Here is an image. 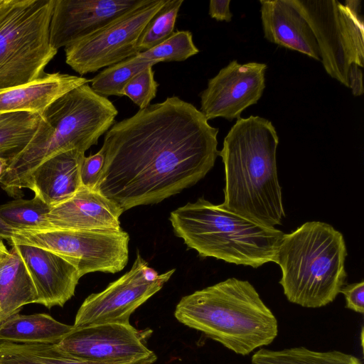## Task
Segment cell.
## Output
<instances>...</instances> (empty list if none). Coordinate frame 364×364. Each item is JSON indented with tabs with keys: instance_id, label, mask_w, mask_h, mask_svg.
<instances>
[{
	"instance_id": "6da1fadb",
	"label": "cell",
	"mask_w": 364,
	"mask_h": 364,
	"mask_svg": "<svg viewBox=\"0 0 364 364\" xmlns=\"http://www.w3.org/2000/svg\"><path fill=\"white\" fill-rule=\"evenodd\" d=\"M218 134L200 109L178 97L149 105L105 133L95 190L124 212L158 203L211 170L219 152Z\"/></svg>"
},
{
	"instance_id": "7a4b0ae2",
	"label": "cell",
	"mask_w": 364,
	"mask_h": 364,
	"mask_svg": "<svg viewBox=\"0 0 364 364\" xmlns=\"http://www.w3.org/2000/svg\"><path fill=\"white\" fill-rule=\"evenodd\" d=\"M279 136L271 121L259 116L237 119L218 156L225 166L228 210L274 228L285 217L277 169Z\"/></svg>"
},
{
	"instance_id": "3957f363",
	"label": "cell",
	"mask_w": 364,
	"mask_h": 364,
	"mask_svg": "<svg viewBox=\"0 0 364 364\" xmlns=\"http://www.w3.org/2000/svg\"><path fill=\"white\" fill-rule=\"evenodd\" d=\"M118 111L106 97L88 83L78 86L51 103L39 115L37 128L23 149L7 158L0 186L14 198H21L33 171L59 153L85 152L114 124Z\"/></svg>"
},
{
	"instance_id": "277c9868",
	"label": "cell",
	"mask_w": 364,
	"mask_h": 364,
	"mask_svg": "<svg viewBox=\"0 0 364 364\" xmlns=\"http://www.w3.org/2000/svg\"><path fill=\"white\" fill-rule=\"evenodd\" d=\"M174 316L242 355L269 345L279 331L275 316L255 288L233 277L182 297Z\"/></svg>"
},
{
	"instance_id": "5b68a950",
	"label": "cell",
	"mask_w": 364,
	"mask_h": 364,
	"mask_svg": "<svg viewBox=\"0 0 364 364\" xmlns=\"http://www.w3.org/2000/svg\"><path fill=\"white\" fill-rule=\"evenodd\" d=\"M346 256L343 235L328 223L307 222L284 234L274 262L288 301L306 308L333 301L346 283Z\"/></svg>"
},
{
	"instance_id": "8992f818",
	"label": "cell",
	"mask_w": 364,
	"mask_h": 364,
	"mask_svg": "<svg viewBox=\"0 0 364 364\" xmlns=\"http://www.w3.org/2000/svg\"><path fill=\"white\" fill-rule=\"evenodd\" d=\"M169 220L175 235L200 257L253 268L274 262L284 235L204 198L172 211Z\"/></svg>"
},
{
	"instance_id": "52a82bcc",
	"label": "cell",
	"mask_w": 364,
	"mask_h": 364,
	"mask_svg": "<svg viewBox=\"0 0 364 364\" xmlns=\"http://www.w3.org/2000/svg\"><path fill=\"white\" fill-rule=\"evenodd\" d=\"M55 0H0V90L43 77L58 50L50 43Z\"/></svg>"
},
{
	"instance_id": "ba28073f",
	"label": "cell",
	"mask_w": 364,
	"mask_h": 364,
	"mask_svg": "<svg viewBox=\"0 0 364 364\" xmlns=\"http://www.w3.org/2000/svg\"><path fill=\"white\" fill-rule=\"evenodd\" d=\"M310 26L326 72L349 87L351 64L364 65V24L360 0H288Z\"/></svg>"
},
{
	"instance_id": "9c48e42d",
	"label": "cell",
	"mask_w": 364,
	"mask_h": 364,
	"mask_svg": "<svg viewBox=\"0 0 364 364\" xmlns=\"http://www.w3.org/2000/svg\"><path fill=\"white\" fill-rule=\"evenodd\" d=\"M128 233L119 230H20L9 243L38 247L60 256L78 271L80 277L90 272L117 273L129 258Z\"/></svg>"
},
{
	"instance_id": "30bf717a",
	"label": "cell",
	"mask_w": 364,
	"mask_h": 364,
	"mask_svg": "<svg viewBox=\"0 0 364 364\" xmlns=\"http://www.w3.org/2000/svg\"><path fill=\"white\" fill-rule=\"evenodd\" d=\"M175 269L159 274L137 252L132 267L103 291L89 295L77 311L74 328L102 323L129 324L131 315L158 292Z\"/></svg>"
},
{
	"instance_id": "8fae6325",
	"label": "cell",
	"mask_w": 364,
	"mask_h": 364,
	"mask_svg": "<svg viewBox=\"0 0 364 364\" xmlns=\"http://www.w3.org/2000/svg\"><path fill=\"white\" fill-rule=\"evenodd\" d=\"M166 1L149 0L92 36L67 46L65 63L83 75L136 55L141 32Z\"/></svg>"
},
{
	"instance_id": "7c38bea8",
	"label": "cell",
	"mask_w": 364,
	"mask_h": 364,
	"mask_svg": "<svg viewBox=\"0 0 364 364\" xmlns=\"http://www.w3.org/2000/svg\"><path fill=\"white\" fill-rule=\"evenodd\" d=\"M56 345L71 356L100 364H124L157 358L145 345L144 335L130 323L73 327Z\"/></svg>"
},
{
	"instance_id": "4fadbf2b",
	"label": "cell",
	"mask_w": 364,
	"mask_h": 364,
	"mask_svg": "<svg viewBox=\"0 0 364 364\" xmlns=\"http://www.w3.org/2000/svg\"><path fill=\"white\" fill-rule=\"evenodd\" d=\"M265 63L232 60L213 77L200 94V109L209 120L239 119L242 112L257 104L265 88Z\"/></svg>"
},
{
	"instance_id": "5bb4252c",
	"label": "cell",
	"mask_w": 364,
	"mask_h": 364,
	"mask_svg": "<svg viewBox=\"0 0 364 364\" xmlns=\"http://www.w3.org/2000/svg\"><path fill=\"white\" fill-rule=\"evenodd\" d=\"M149 0H55L50 25L52 46L66 48L100 31Z\"/></svg>"
},
{
	"instance_id": "9a60e30c",
	"label": "cell",
	"mask_w": 364,
	"mask_h": 364,
	"mask_svg": "<svg viewBox=\"0 0 364 364\" xmlns=\"http://www.w3.org/2000/svg\"><path fill=\"white\" fill-rule=\"evenodd\" d=\"M36 288V304L48 309L63 307L75 294L81 277L76 268L49 250L26 244H13Z\"/></svg>"
},
{
	"instance_id": "2e32d148",
	"label": "cell",
	"mask_w": 364,
	"mask_h": 364,
	"mask_svg": "<svg viewBox=\"0 0 364 364\" xmlns=\"http://www.w3.org/2000/svg\"><path fill=\"white\" fill-rule=\"evenodd\" d=\"M123 213L100 192L82 186L72 197L51 207L47 228L119 230V217Z\"/></svg>"
},
{
	"instance_id": "e0dca14e",
	"label": "cell",
	"mask_w": 364,
	"mask_h": 364,
	"mask_svg": "<svg viewBox=\"0 0 364 364\" xmlns=\"http://www.w3.org/2000/svg\"><path fill=\"white\" fill-rule=\"evenodd\" d=\"M259 3L264 37L268 41L321 61L310 26L288 0H260Z\"/></svg>"
},
{
	"instance_id": "ac0fdd59",
	"label": "cell",
	"mask_w": 364,
	"mask_h": 364,
	"mask_svg": "<svg viewBox=\"0 0 364 364\" xmlns=\"http://www.w3.org/2000/svg\"><path fill=\"white\" fill-rule=\"evenodd\" d=\"M85 156L77 149L53 156L33 171L26 188L50 207L70 198L82 186L80 167Z\"/></svg>"
},
{
	"instance_id": "d6986e66",
	"label": "cell",
	"mask_w": 364,
	"mask_h": 364,
	"mask_svg": "<svg viewBox=\"0 0 364 364\" xmlns=\"http://www.w3.org/2000/svg\"><path fill=\"white\" fill-rule=\"evenodd\" d=\"M88 82L90 80L81 76L54 73L0 90V114L23 112L41 115L58 98Z\"/></svg>"
},
{
	"instance_id": "ffe728a7",
	"label": "cell",
	"mask_w": 364,
	"mask_h": 364,
	"mask_svg": "<svg viewBox=\"0 0 364 364\" xmlns=\"http://www.w3.org/2000/svg\"><path fill=\"white\" fill-rule=\"evenodd\" d=\"M33 281L15 246L0 263V325L22 308L36 302Z\"/></svg>"
},
{
	"instance_id": "44dd1931",
	"label": "cell",
	"mask_w": 364,
	"mask_h": 364,
	"mask_svg": "<svg viewBox=\"0 0 364 364\" xmlns=\"http://www.w3.org/2000/svg\"><path fill=\"white\" fill-rule=\"evenodd\" d=\"M46 314H16L0 325V341L19 344H58L72 330Z\"/></svg>"
},
{
	"instance_id": "7402d4cb",
	"label": "cell",
	"mask_w": 364,
	"mask_h": 364,
	"mask_svg": "<svg viewBox=\"0 0 364 364\" xmlns=\"http://www.w3.org/2000/svg\"><path fill=\"white\" fill-rule=\"evenodd\" d=\"M154 358L124 364H152ZM0 364H100L71 356L56 344H19L0 341Z\"/></svg>"
},
{
	"instance_id": "603a6c76",
	"label": "cell",
	"mask_w": 364,
	"mask_h": 364,
	"mask_svg": "<svg viewBox=\"0 0 364 364\" xmlns=\"http://www.w3.org/2000/svg\"><path fill=\"white\" fill-rule=\"evenodd\" d=\"M251 364H363L356 356L339 350L314 351L305 347L280 350L262 348L252 356Z\"/></svg>"
},
{
	"instance_id": "cb8c5ba5",
	"label": "cell",
	"mask_w": 364,
	"mask_h": 364,
	"mask_svg": "<svg viewBox=\"0 0 364 364\" xmlns=\"http://www.w3.org/2000/svg\"><path fill=\"white\" fill-rule=\"evenodd\" d=\"M39 115L29 112L0 114V155L9 158L25 147L38 126Z\"/></svg>"
},
{
	"instance_id": "d4e9b609",
	"label": "cell",
	"mask_w": 364,
	"mask_h": 364,
	"mask_svg": "<svg viewBox=\"0 0 364 364\" xmlns=\"http://www.w3.org/2000/svg\"><path fill=\"white\" fill-rule=\"evenodd\" d=\"M157 63L159 62L136 55L102 70L90 80V87L95 92L106 97L111 95L122 97V89L132 77L145 68Z\"/></svg>"
},
{
	"instance_id": "484cf974",
	"label": "cell",
	"mask_w": 364,
	"mask_h": 364,
	"mask_svg": "<svg viewBox=\"0 0 364 364\" xmlns=\"http://www.w3.org/2000/svg\"><path fill=\"white\" fill-rule=\"evenodd\" d=\"M51 207L38 197L16 198L0 205V216L17 230L47 228V215Z\"/></svg>"
},
{
	"instance_id": "4316f807",
	"label": "cell",
	"mask_w": 364,
	"mask_h": 364,
	"mask_svg": "<svg viewBox=\"0 0 364 364\" xmlns=\"http://www.w3.org/2000/svg\"><path fill=\"white\" fill-rule=\"evenodd\" d=\"M183 3V0H166L141 32L137 42L139 53L154 48L174 32L176 18Z\"/></svg>"
},
{
	"instance_id": "83f0119b",
	"label": "cell",
	"mask_w": 364,
	"mask_h": 364,
	"mask_svg": "<svg viewBox=\"0 0 364 364\" xmlns=\"http://www.w3.org/2000/svg\"><path fill=\"white\" fill-rule=\"evenodd\" d=\"M199 52L189 31H177L168 38L146 51L137 55L159 63L183 61Z\"/></svg>"
},
{
	"instance_id": "f1b7e54d",
	"label": "cell",
	"mask_w": 364,
	"mask_h": 364,
	"mask_svg": "<svg viewBox=\"0 0 364 364\" xmlns=\"http://www.w3.org/2000/svg\"><path fill=\"white\" fill-rule=\"evenodd\" d=\"M152 67L149 65L136 74L122 90V96L128 97L139 109L148 107L157 93L159 83L154 80Z\"/></svg>"
},
{
	"instance_id": "f546056e",
	"label": "cell",
	"mask_w": 364,
	"mask_h": 364,
	"mask_svg": "<svg viewBox=\"0 0 364 364\" xmlns=\"http://www.w3.org/2000/svg\"><path fill=\"white\" fill-rule=\"evenodd\" d=\"M104 164V154L100 149L89 156H85L80 167L82 186L95 190Z\"/></svg>"
},
{
	"instance_id": "4dcf8cb0",
	"label": "cell",
	"mask_w": 364,
	"mask_h": 364,
	"mask_svg": "<svg viewBox=\"0 0 364 364\" xmlns=\"http://www.w3.org/2000/svg\"><path fill=\"white\" fill-rule=\"evenodd\" d=\"M346 299V307L356 313H364V282L343 287L341 292Z\"/></svg>"
},
{
	"instance_id": "1f68e13d",
	"label": "cell",
	"mask_w": 364,
	"mask_h": 364,
	"mask_svg": "<svg viewBox=\"0 0 364 364\" xmlns=\"http://www.w3.org/2000/svg\"><path fill=\"white\" fill-rule=\"evenodd\" d=\"M230 0H211L209 2L208 14L218 21L230 22L232 14L230 9Z\"/></svg>"
},
{
	"instance_id": "d6a6232c",
	"label": "cell",
	"mask_w": 364,
	"mask_h": 364,
	"mask_svg": "<svg viewBox=\"0 0 364 364\" xmlns=\"http://www.w3.org/2000/svg\"><path fill=\"white\" fill-rule=\"evenodd\" d=\"M348 83L354 97H359L364 92L363 72L357 64L353 63L348 69Z\"/></svg>"
},
{
	"instance_id": "836d02e7",
	"label": "cell",
	"mask_w": 364,
	"mask_h": 364,
	"mask_svg": "<svg viewBox=\"0 0 364 364\" xmlns=\"http://www.w3.org/2000/svg\"><path fill=\"white\" fill-rule=\"evenodd\" d=\"M16 230L7 224L0 216V240H6L9 242Z\"/></svg>"
},
{
	"instance_id": "e575fe53",
	"label": "cell",
	"mask_w": 364,
	"mask_h": 364,
	"mask_svg": "<svg viewBox=\"0 0 364 364\" xmlns=\"http://www.w3.org/2000/svg\"><path fill=\"white\" fill-rule=\"evenodd\" d=\"M8 166V159L0 155V180Z\"/></svg>"
},
{
	"instance_id": "d590c367",
	"label": "cell",
	"mask_w": 364,
	"mask_h": 364,
	"mask_svg": "<svg viewBox=\"0 0 364 364\" xmlns=\"http://www.w3.org/2000/svg\"><path fill=\"white\" fill-rule=\"evenodd\" d=\"M9 253V250H7L3 242V240H0V263L6 256H8Z\"/></svg>"
}]
</instances>
